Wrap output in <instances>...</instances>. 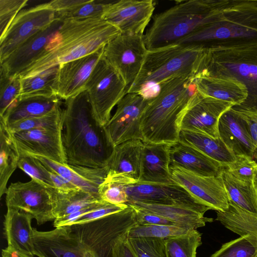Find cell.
I'll return each mask as SVG.
<instances>
[{"label":"cell","mask_w":257,"mask_h":257,"mask_svg":"<svg viewBox=\"0 0 257 257\" xmlns=\"http://www.w3.org/2000/svg\"><path fill=\"white\" fill-rule=\"evenodd\" d=\"M5 194L7 208L30 214L39 225L56 218L49 188L34 179L11 183Z\"/></svg>","instance_id":"obj_11"},{"label":"cell","mask_w":257,"mask_h":257,"mask_svg":"<svg viewBox=\"0 0 257 257\" xmlns=\"http://www.w3.org/2000/svg\"><path fill=\"white\" fill-rule=\"evenodd\" d=\"M219 138L235 156L257 159L256 150L240 114L231 108L224 112L218 121Z\"/></svg>","instance_id":"obj_23"},{"label":"cell","mask_w":257,"mask_h":257,"mask_svg":"<svg viewBox=\"0 0 257 257\" xmlns=\"http://www.w3.org/2000/svg\"><path fill=\"white\" fill-rule=\"evenodd\" d=\"M220 0L181 2L156 14L144 38L148 50L174 44L206 24Z\"/></svg>","instance_id":"obj_8"},{"label":"cell","mask_w":257,"mask_h":257,"mask_svg":"<svg viewBox=\"0 0 257 257\" xmlns=\"http://www.w3.org/2000/svg\"><path fill=\"white\" fill-rule=\"evenodd\" d=\"M174 44L205 50L257 45V1L220 0L206 24Z\"/></svg>","instance_id":"obj_4"},{"label":"cell","mask_w":257,"mask_h":257,"mask_svg":"<svg viewBox=\"0 0 257 257\" xmlns=\"http://www.w3.org/2000/svg\"><path fill=\"white\" fill-rule=\"evenodd\" d=\"M220 176L229 200L239 208L257 214V193L254 182L235 178L225 167L221 168Z\"/></svg>","instance_id":"obj_32"},{"label":"cell","mask_w":257,"mask_h":257,"mask_svg":"<svg viewBox=\"0 0 257 257\" xmlns=\"http://www.w3.org/2000/svg\"><path fill=\"white\" fill-rule=\"evenodd\" d=\"M230 77L242 82L248 96L231 108L237 112L257 113V45L204 51L195 77Z\"/></svg>","instance_id":"obj_7"},{"label":"cell","mask_w":257,"mask_h":257,"mask_svg":"<svg viewBox=\"0 0 257 257\" xmlns=\"http://www.w3.org/2000/svg\"><path fill=\"white\" fill-rule=\"evenodd\" d=\"M197 90L202 94L235 105L247 98L248 91L240 81L230 77L198 76L194 78Z\"/></svg>","instance_id":"obj_27"},{"label":"cell","mask_w":257,"mask_h":257,"mask_svg":"<svg viewBox=\"0 0 257 257\" xmlns=\"http://www.w3.org/2000/svg\"><path fill=\"white\" fill-rule=\"evenodd\" d=\"M205 50L199 45L178 44L148 50L139 74L126 93H138L149 100L159 93L161 84L171 78L195 77Z\"/></svg>","instance_id":"obj_6"},{"label":"cell","mask_w":257,"mask_h":257,"mask_svg":"<svg viewBox=\"0 0 257 257\" xmlns=\"http://www.w3.org/2000/svg\"><path fill=\"white\" fill-rule=\"evenodd\" d=\"M127 239L123 241L119 246L118 257H135L127 243Z\"/></svg>","instance_id":"obj_51"},{"label":"cell","mask_w":257,"mask_h":257,"mask_svg":"<svg viewBox=\"0 0 257 257\" xmlns=\"http://www.w3.org/2000/svg\"><path fill=\"white\" fill-rule=\"evenodd\" d=\"M85 90L95 119L104 126L111 118L113 107L126 94V86L117 71L102 56Z\"/></svg>","instance_id":"obj_9"},{"label":"cell","mask_w":257,"mask_h":257,"mask_svg":"<svg viewBox=\"0 0 257 257\" xmlns=\"http://www.w3.org/2000/svg\"><path fill=\"white\" fill-rule=\"evenodd\" d=\"M62 124L63 109L60 106L46 114L23 119L7 126L11 133H14Z\"/></svg>","instance_id":"obj_37"},{"label":"cell","mask_w":257,"mask_h":257,"mask_svg":"<svg viewBox=\"0 0 257 257\" xmlns=\"http://www.w3.org/2000/svg\"><path fill=\"white\" fill-rule=\"evenodd\" d=\"M113 1L84 0L72 11L65 14L62 20H81L100 18L106 9Z\"/></svg>","instance_id":"obj_42"},{"label":"cell","mask_w":257,"mask_h":257,"mask_svg":"<svg viewBox=\"0 0 257 257\" xmlns=\"http://www.w3.org/2000/svg\"><path fill=\"white\" fill-rule=\"evenodd\" d=\"M236 160L224 166L235 178L244 182H254L257 176V163L247 157L236 156Z\"/></svg>","instance_id":"obj_45"},{"label":"cell","mask_w":257,"mask_h":257,"mask_svg":"<svg viewBox=\"0 0 257 257\" xmlns=\"http://www.w3.org/2000/svg\"><path fill=\"white\" fill-rule=\"evenodd\" d=\"M63 22L56 18L47 28L25 41L1 63V71L9 77L20 76L42 54Z\"/></svg>","instance_id":"obj_20"},{"label":"cell","mask_w":257,"mask_h":257,"mask_svg":"<svg viewBox=\"0 0 257 257\" xmlns=\"http://www.w3.org/2000/svg\"><path fill=\"white\" fill-rule=\"evenodd\" d=\"M127 205L134 206L160 215L177 224L196 229L211 222L213 218L204 216V213L197 210L177 205H164L141 202H128Z\"/></svg>","instance_id":"obj_29"},{"label":"cell","mask_w":257,"mask_h":257,"mask_svg":"<svg viewBox=\"0 0 257 257\" xmlns=\"http://www.w3.org/2000/svg\"><path fill=\"white\" fill-rule=\"evenodd\" d=\"M126 185L106 177L98 188V194L101 200L115 204H123L128 202L126 192Z\"/></svg>","instance_id":"obj_44"},{"label":"cell","mask_w":257,"mask_h":257,"mask_svg":"<svg viewBox=\"0 0 257 257\" xmlns=\"http://www.w3.org/2000/svg\"><path fill=\"white\" fill-rule=\"evenodd\" d=\"M61 105L55 94H34L21 96L2 117L7 126L15 122L46 114Z\"/></svg>","instance_id":"obj_28"},{"label":"cell","mask_w":257,"mask_h":257,"mask_svg":"<svg viewBox=\"0 0 257 257\" xmlns=\"http://www.w3.org/2000/svg\"><path fill=\"white\" fill-rule=\"evenodd\" d=\"M18 167L48 188H55L49 171L35 157L27 154H20Z\"/></svg>","instance_id":"obj_41"},{"label":"cell","mask_w":257,"mask_h":257,"mask_svg":"<svg viewBox=\"0 0 257 257\" xmlns=\"http://www.w3.org/2000/svg\"><path fill=\"white\" fill-rule=\"evenodd\" d=\"M32 156L38 159L47 169L57 173L75 187L101 199L98 188L107 176V167L90 168L61 164L44 157Z\"/></svg>","instance_id":"obj_24"},{"label":"cell","mask_w":257,"mask_h":257,"mask_svg":"<svg viewBox=\"0 0 257 257\" xmlns=\"http://www.w3.org/2000/svg\"><path fill=\"white\" fill-rule=\"evenodd\" d=\"M32 219L30 214L7 208L4 224L8 246L34 257V228L31 225Z\"/></svg>","instance_id":"obj_25"},{"label":"cell","mask_w":257,"mask_h":257,"mask_svg":"<svg viewBox=\"0 0 257 257\" xmlns=\"http://www.w3.org/2000/svg\"><path fill=\"white\" fill-rule=\"evenodd\" d=\"M144 142L132 140L115 146L108 161L106 177L126 185L139 182Z\"/></svg>","instance_id":"obj_21"},{"label":"cell","mask_w":257,"mask_h":257,"mask_svg":"<svg viewBox=\"0 0 257 257\" xmlns=\"http://www.w3.org/2000/svg\"><path fill=\"white\" fill-rule=\"evenodd\" d=\"M179 141L199 151L223 167L236 160V156L220 138L215 139L205 134L181 130Z\"/></svg>","instance_id":"obj_31"},{"label":"cell","mask_w":257,"mask_h":257,"mask_svg":"<svg viewBox=\"0 0 257 257\" xmlns=\"http://www.w3.org/2000/svg\"><path fill=\"white\" fill-rule=\"evenodd\" d=\"M252 257H257V253Z\"/></svg>","instance_id":"obj_53"},{"label":"cell","mask_w":257,"mask_h":257,"mask_svg":"<svg viewBox=\"0 0 257 257\" xmlns=\"http://www.w3.org/2000/svg\"><path fill=\"white\" fill-rule=\"evenodd\" d=\"M104 47L89 55L59 65L53 87L54 94L65 100L85 90L94 67L102 57Z\"/></svg>","instance_id":"obj_19"},{"label":"cell","mask_w":257,"mask_h":257,"mask_svg":"<svg viewBox=\"0 0 257 257\" xmlns=\"http://www.w3.org/2000/svg\"><path fill=\"white\" fill-rule=\"evenodd\" d=\"M2 257H33L16 250L12 247L8 246L3 249Z\"/></svg>","instance_id":"obj_50"},{"label":"cell","mask_w":257,"mask_h":257,"mask_svg":"<svg viewBox=\"0 0 257 257\" xmlns=\"http://www.w3.org/2000/svg\"><path fill=\"white\" fill-rule=\"evenodd\" d=\"M59 66L51 67L39 74L21 78V96L34 94H55L53 87Z\"/></svg>","instance_id":"obj_36"},{"label":"cell","mask_w":257,"mask_h":257,"mask_svg":"<svg viewBox=\"0 0 257 257\" xmlns=\"http://www.w3.org/2000/svg\"><path fill=\"white\" fill-rule=\"evenodd\" d=\"M237 112L242 118L250 138L255 147L257 156V113Z\"/></svg>","instance_id":"obj_48"},{"label":"cell","mask_w":257,"mask_h":257,"mask_svg":"<svg viewBox=\"0 0 257 257\" xmlns=\"http://www.w3.org/2000/svg\"><path fill=\"white\" fill-rule=\"evenodd\" d=\"M128 202L177 205L191 208L203 213L210 210L177 183L155 184L138 182L126 185Z\"/></svg>","instance_id":"obj_16"},{"label":"cell","mask_w":257,"mask_h":257,"mask_svg":"<svg viewBox=\"0 0 257 257\" xmlns=\"http://www.w3.org/2000/svg\"><path fill=\"white\" fill-rule=\"evenodd\" d=\"M127 242L135 257H167L165 239L128 237Z\"/></svg>","instance_id":"obj_38"},{"label":"cell","mask_w":257,"mask_h":257,"mask_svg":"<svg viewBox=\"0 0 257 257\" xmlns=\"http://www.w3.org/2000/svg\"><path fill=\"white\" fill-rule=\"evenodd\" d=\"M132 206L135 210L136 220L138 224L143 225H178L173 221L160 215L152 213L134 206Z\"/></svg>","instance_id":"obj_47"},{"label":"cell","mask_w":257,"mask_h":257,"mask_svg":"<svg viewBox=\"0 0 257 257\" xmlns=\"http://www.w3.org/2000/svg\"><path fill=\"white\" fill-rule=\"evenodd\" d=\"M20 153L12 133L0 120V197L5 194L9 179L18 167Z\"/></svg>","instance_id":"obj_34"},{"label":"cell","mask_w":257,"mask_h":257,"mask_svg":"<svg viewBox=\"0 0 257 257\" xmlns=\"http://www.w3.org/2000/svg\"><path fill=\"white\" fill-rule=\"evenodd\" d=\"M254 186H255V187L256 189V193H257V176L255 177V178L254 179Z\"/></svg>","instance_id":"obj_52"},{"label":"cell","mask_w":257,"mask_h":257,"mask_svg":"<svg viewBox=\"0 0 257 257\" xmlns=\"http://www.w3.org/2000/svg\"><path fill=\"white\" fill-rule=\"evenodd\" d=\"M197 88L194 77L178 76L161 84L160 91L148 100L141 128L143 142L173 145L179 141L188 102Z\"/></svg>","instance_id":"obj_5"},{"label":"cell","mask_w":257,"mask_h":257,"mask_svg":"<svg viewBox=\"0 0 257 257\" xmlns=\"http://www.w3.org/2000/svg\"><path fill=\"white\" fill-rule=\"evenodd\" d=\"M28 0H0V38L21 11L27 6Z\"/></svg>","instance_id":"obj_46"},{"label":"cell","mask_w":257,"mask_h":257,"mask_svg":"<svg viewBox=\"0 0 257 257\" xmlns=\"http://www.w3.org/2000/svg\"><path fill=\"white\" fill-rule=\"evenodd\" d=\"M170 167L174 181L200 203L216 211L228 208L229 198L220 175L202 176L179 167Z\"/></svg>","instance_id":"obj_15"},{"label":"cell","mask_w":257,"mask_h":257,"mask_svg":"<svg viewBox=\"0 0 257 257\" xmlns=\"http://www.w3.org/2000/svg\"><path fill=\"white\" fill-rule=\"evenodd\" d=\"M147 102L138 93H128L117 104L114 114L104 126L114 147L132 140L143 142L141 122Z\"/></svg>","instance_id":"obj_13"},{"label":"cell","mask_w":257,"mask_h":257,"mask_svg":"<svg viewBox=\"0 0 257 257\" xmlns=\"http://www.w3.org/2000/svg\"><path fill=\"white\" fill-rule=\"evenodd\" d=\"M56 19L49 2L23 9L0 38V62L31 37L46 29Z\"/></svg>","instance_id":"obj_12"},{"label":"cell","mask_w":257,"mask_h":257,"mask_svg":"<svg viewBox=\"0 0 257 257\" xmlns=\"http://www.w3.org/2000/svg\"><path fill=\"white\" fill-rule=\"evenodd\" d=\"M191 229L178 225H143L136 224L130 230L128 237H152L166 239L185 234Z\"/></svg>","instance_id":"obj_39"},{"label":"cell","mask_w":257,"mask_h":257,"mask_svg":"<svg viewBox=\"0 0 257 257\" xmlns=\"http://www.w3.org/2000/svg\"><path fill=\"white\" fill-rule=\"evenodd\" d=\"M121 34L100 18L64 20L39 57L20 75L32 76L95 52Z\"/></svg>","instance_id":"obj_3"},{"label":"cell","mask_w":257,"mask_h":257,"mask_svg":"<svg viewBox=\"0 0 257 257\" xmlns=\"http://www.w3.org/2000/svg\"><path fill=\"white\" fill-rule=\"evenodd\" d=\"M48 170L49 171L51 179L55 186V188L61 191H69L78 188L57 173L49 170Z\"/></svg>","instance_id":"obj_49"},{"label":"cell","mask_w":257,"mask_h":257,"mask_svg":"<svg viewBox=\"0 0 257 257\" xmlns=\"http://www.w3.org/2000/svg\"><path fill=\"white\" fill-rule=\"evenodd\" d=\"M62 141L67 164L107 167L114 147L95 119L85 90L65 100Z\"/></svg>","instance_id":"obj_2"},{"label":"cell","mask_w":257,"mask_h":257,"mask_svg":"<svg viewBox=\"0 0 257 257\" xmlns=\"http://www.w3.org/2000/svg\"><path fill=\"white\" fill-rule=\"evenodd\" d=\"M233 106L229 102L205 96L197 90L187 105L181 123V130L219 138V119L224 112Z\"/></svg>","instance_id":"obj_14"},{"label":"cell","mask_w":257,"mask_h":257,"mask_svg":"<svg viewBox=\"0 0 257 257\" xmlns=\"http://www.w3.org/2000/svg\"><path fill=\"white\" fill-rule=\"evenodd\" d=\"M147 51L144 35L121 33L105 45L102 56L123 79L127 91L139 74Z\"/></svg>","instance_id":"obj_10"},{"label":"cell","mask_w":257,"mask_h":257,"mask_svg":"<svg viewBox=\"0 0 257 257\" xmlns=\"http://www.w3.org/2000/svg\"><path fill=\"white\" fill-rule=\"evenodd\" d=\"M0 117L19 98L21 92L20 76L9 77L0 71Z\"/></svg>","instance_id":"obj_40"},{"label":"cell","mask_w":257,"mask_h":257,"mask_svg":"<svg viewBox=\"0 0 257 257\" xmlns=\"http://www.w3.org/2000/svg\"><path fill=\"white\" fill-rule=\"evenodd\" d=\"M137 224L136 212L125 209L82 224L34 229L35 254L38 257H118L121 243Z\"/></svg>","instance_id":"obj_1"},{"label":"cell","mask_w":257,"mask_h":257,"mask_svg":"<svg viewBox=\"0 0 257 257\" xmlns=\"http://www.w3.org/2000/svg\"><path fill=\"white\" fill-rule=\"evenodd\" d=\"M152 0H120L106 9L101 19L119 29L121 34L143 35L155 9Z\"/></svg>","instance_id":"obj_17"},{"label":"cell","mask_w":257,"mask_h":257,"mask_svg":"<svg viewBox=\"0 0 257 257\" xmlns=\"http://www.w3.org/2000/svg\"><path fill=\"white\" fill-rule=\"evenodd\" d=\"M49 190L53 200L55 219L67 216L102 200L79 188L69 191H61L56 188H49Z\"/></svg>","instance_id":"obj_33"},{"label":"cell","mask_w":257,"mask_h":257,"mask_svg":"<svg viewBox=\"0 0 257 257\" xmlns=\"http://www.w3.org/2000/svg\"><path fill=\"white\" fill-rule=\"evenodd\" d=\"M257 249L246 238L240 236L223 244L210 257H252Z\"/></svg>","instance_id":"obj_43"},{"label":"cell","mask_w":257,"mask_h":257,"mask_svg":"<svg viewBox=\"0 0 257 257\" xmlns=\"http://www.w3.org/2000/svg\"><path fill=\"white\" fill-rule=\"evenodd\" d=\"M170 166L179 167L202 176H218L223 167L199 151L180 142L171 145Z\"/></svg>","instance_id":"obj_26"},{"label":"cell","mask_w":257,"mask_h":257,"mask_svg":"<svg viewBox=\"0 0 257 257\" xmlns=\"http://www.w3.org/2000/svg\"><path fill=\"white\" fill-rule=\"evenodd\" d=\"M201 234L192 229L187 233L165 239L167 257H196L201 244Z\"/></svg>","instance_id":"obj_35"},{"label":"cell","mask_w":257,"mask_h":257,"mask_svg":"<svg viewBox=\"0 0 257 257\" xmlns=\"http://www.w3.org/2000/svg\"><path fill=\"white\" fill-rule=\"evenodd\" d=\"M171 146L167 144L144 142L139 182L175 183L170 167Z\"/></svg>","instance_id":"obj_22"},{"label":"cell","mask_w":257,"mask_h":257,"mask_svg":"<svg viewBox=\"0 0 257 257\" xmlns=\"http://www.w3.org/2000/svg\"><path fill=\"white\" fill-rule=\"evenodd\" d=\"M63 124L12 133L20 154L40 156L67 164L62 141Z\"/></svg>","instance_id":"obj_18"},{"label":"cell","mask_w":257,"mask_h":257,"mask_svg":"<svg viewBox=\"0 0 257 257\" xmlns=\"http://www.w3.org/2000/svg\"><path fill=\"white\" fill-rule=\"evenodd\" d=\"M216 220L232 232L244 237L257 249V214L244 210L229 200L223 211H217Z\"/></svg>","instance_id":"obj_30"}]
</instances>
